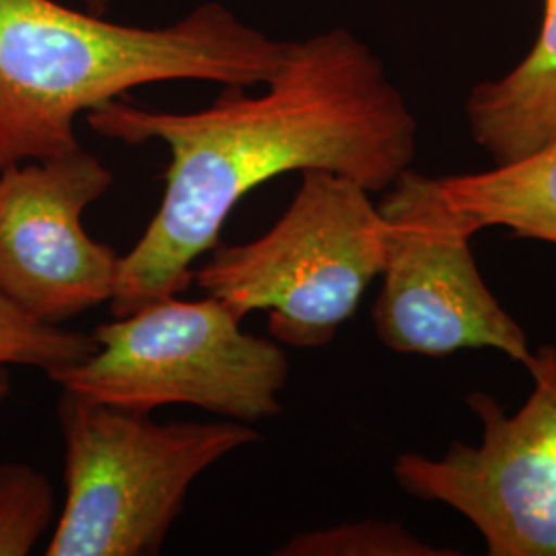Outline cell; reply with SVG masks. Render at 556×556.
Listing matches in <instances>:
<instances>
[{
    "mask_svg": "<svg viewBox=\"0 0 556 556\" xmlns=\"http://www.w3.org/2000/svg\"><path fill=\"white\" fill-rule=\"evenodd\" d=\"M470 137L507 165L556 142V0H544L536 41L516 66L495 80L478 83L466 100Z\"/></svg>",
    "mask_w": 556,
    "mask_h": 556,
    "instance_id": "cell-9",
    "label": "cell"
},
{
    "mask_svg": "<svg viewBox=\"0 0 556 556\" xmlns=\"http://www.w3.org/2000/svg\"><path fill=\"white\" fill-rule=\"evenodd\" d=\"M96 349L93 332L43 324L0 293V367H34L48 376L77 365Z\"/></svg>",
    "mask_w": 556,
    "mask_h": 556,
    "instance_id": "cell-12",
    "label": "cell"
},
{
    "mask_svg": "<svg viewBox=\"0 0 556 556\" xmlns=\"http://www.w3.org/2000/svg\"><path fill=\"white\" fill-rule=\"evenodd\" d=\"M56 517L54 486L23 462L0 464V556H27Z\"/></svg>",
    "mask_w": 556,
    "mask_h": 556,
    "instance_id": "cell-11",
    "label": "cell"
},
{
    "mask_svg": "<svg viewBox=\"0 0 556 556\" xmlns=\"http://www.w3.org/2000/svg\"><path fill=\"white\" fill-rule=\"evenodd\" d=\"M378 206L386 223L371 309L379 342L392 353L431 358L498 351L523 367L532 355L528 334L491 291L472 252L482 229L450 202L439 178L410 167Z\"/></svg>",
    "mask_w": 556,
    "mask_h": 556,
    "instance_id": "cell-6",
    "label": "cell"
},
{
    "mask_svg": "<svg viewBox=\"0 0 556 556\" xmlns=\"http://www.w3.org/2000/svg\"><path fill=\"white\" fill-rule=\"evenodd\" d=\"M112 184L83 147L0 169V293L31 318L62 326L116 295L122 256L83 227Z\"/></svg>",
    "mask_w": 556,
    "mask_h": 556,
    "instance_id": "cell-8",
    "label": "cell"
},
{
    "mask_svg": "<svg viewBox=\"0 0 556 556\" xmlns=\"http://www.w3.org/2000/svg\"><path fill=\"white\" fill-rule=\"evenodd\" d=\"M277 556H456L457 551H445L422 542L397 521L388 519H358L299 532L289 538Z\"/></svg>",
    "mask_w": 556,
    "mask_h": 556,
    "instance_id": "cell-13",
    "label": "cell"
},
{
    "mask_svg": "<svg viewBox=\"0 0 556 556\" xmlns=\"http://www.w3.org/2000/svg\"><path fill=\"white\" fill-rule=\"evenodd\" d=\"M383 254L386 223L371 192L338 174L303 172L282 217L248 243H217L194 282L236 318L266 312L280 344L314 351L357 314Z\"/></svg>",
    "mask_w": 556,
    "mask_h": 556,
    "instance_id": "cell-4",
    "label": "cell"
},
{
    "mask_svg": "<svg viewBox=\"0 0 556 556\" xmlns=\"http://www.w3.org/2000/svg\"><path fill=\"white\" fill-rule=\"evenodd\" d=\"M439 181L450 202L482 231L503 227L517 238L556 245V142L530 157Z\"/></svg>",
    "mask_w": 556,
    "mask_h": 556,
    "instance_id": "cell-10",
    "label": "cell"
},
{
    "mask_svg": "<svg viewBox=\"0 0 556 556\" xmlns=\"http://www.w3.org/2000/svg\"><path fill=\"white\" fill-rule=\"evenodd\" d=\"M93 338L89 357L48 374L60 390L140 415L197 406L252 425L282 413L287 353L241 330L217 299H160L101 324Z\"/></svg>",
    "mask_w": 556,
    "mask_h": 556,
    "instance_id": "cell-5",
    "label": "cell"
},
{
    "mask_svg": "<svg viewBox=\"0 0 556 556\" xmlns=\"http://www.w3.org/2000/svg\"><path fill=\"white\" fill-rule=\"evenodd\" d=\"M285 46L220 2L139 27L56 0H0V169L77 151V119L139 87L264 85Z\"/></svg>",
    "mask_w": 556,
    "mask_h": 556,
    "instance_id": "cell-2",
    "label": "cell"
},
{
    "mask_svg": "<svg viewBox=\"0 0 556 556\" xmlns=\"http://www.w3.org/2000/svg\"><path fill=\"white\" fill-rule=\"evenodd\" d=\"M11 396V374L9 367H0V408Z\"/></svg>",
    "mask_w": 556,
    "mask_h": 556,
    "instance_id": "cell-14",
    "label": "cell"
},
{
    "mask_svg": "<svg viewBox=\"0 0 556 556\" xmlns=\"http://www.w3.org/2000/svg\"><path fill=\"white\" fill-rule=\"evenodd\" d=\"M85 9L91 11V13H98V15H108V9L112 4V0H83Z\"/></svg>",
    "mask_w": 556,
    "mask_h": 556,
    "instance_id": "cell-15",
    "label": "cell"
},
{
    "mask_svg": "<svg viewBox=\"0 0 556 556\" xmlns=\"http://www.w3.org/2000/svg\"><path fill=\"white\" fill-rule=\"evenodd\" d=\"M64 505L46 556H153L206 470L258 441L238 420L157 422L60 390Z\"/></svg>",
    "mask_w": 556,
    "mask_h": 556,
    "instance_id": "cell-3",
    "label": "cell"
},
{
    "mask_svg": "<svg viewBox=\"0 0 556 556\" xmlns=\"http://www.w3.org/2000/svg\"><path fill=\"white\" fill-rule=\"evenodd\" d=\"M245 89L225 87L197 112L114 100L85 116L103 139L169 151L160 208L119 260L114 318L184 293L231 211L266 181L330 172L376 194L413 167L417 118L378 54L344 27L287 41L264 91Z\"/></svg>",
    "mask_w": 556,
    "mask_h": 556,
    "instance_id": "cell-1",
    "label": "cell"
},
{
    "mask_svg": "<svg viewBox=\"0 0 556 556\" xmlns=\"http://www.w3.org/2000/svg\"><path fill=\"white\" fill-rule=\"evenodd\" d=\"M523 367L532 392L516 413L484 392L466 397L482 425L477 445L404 452L392 466L406 495L466 517L491 556H556V344L532 349Z\"/></svg>",
    "mask_w": 556,
    "mask_h": 556,
    "instance_id": "cell-7",
    "label": "cell"
}]
</instances>
